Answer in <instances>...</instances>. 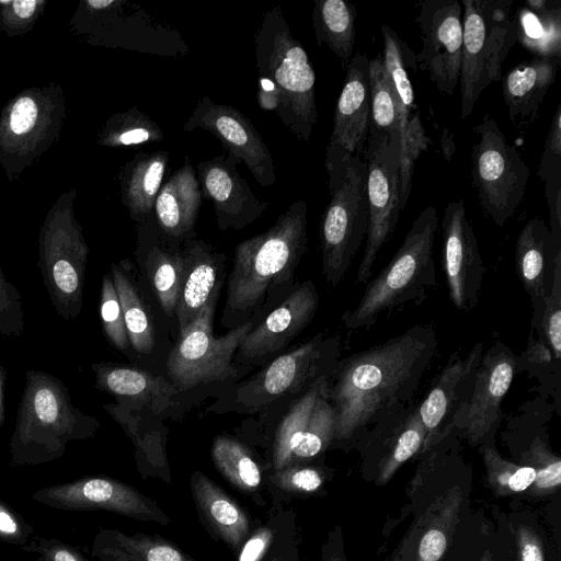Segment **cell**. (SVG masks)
Instances as JSON below:
<instances>
[{
	"instance_id": "1",
	"label": "cell",
	"mask_w": 561,
	"mask_h": 561,
	"mask_svg": "<svg viewBox=\"0 0 561 561\" xmlns=\"http://www.w3.org/2000/svg\"><path fill=\"white\" fill-rule=\"evenodd\" d=\"M438 341L431 324H416L339 362L329 381L334 409L332 443L350 445L408 410L431 366Z\"/></svg>"
},
{
	"instance_id": "2",
	"label": "cell",
	"mask_w": 561,
	"mask_h": 561,
	"mask_svg": "<svg viewBox=\"0 0 561 561\" xmlns=\"http://www.w3.org/2000/svg\"><path fill=\"white\" fill-rule=\"evenodd\" d=\"M438 216L427 206L414 219L400 248L373 278L352 310L343 316L348 330L371 328L381 317L403 307L421 305L436 287L434 242Z\"/></svg>"
},
{
	"instance_id": "3",
	"label": "cell",
	"mask_w": 561,
	"mask_h": 561,
	"mask_svg": "<svg viewBox=\"0 0 561 561\" xmlns=\"http://www.w3.org/2000/svg\"><path fill=\"white\" fill-rule=\"evenodd\" d=\"M95 428L70 400L64 383L28 371L10 443L12 466H36L59 459L68 443L89 438Z\"/></svg>"
},
{
	"instance_id": "4",
	"label": "cell",
	"mask_w": 561,
	"mask_h": 561,
	"mask_svg": "<svg viewBox=\"0 0 561 561\" xmlns=\"http://www.w3.org/2000/svg\"><path fill=\"white\" fill-rule=\"evenodd\" d=\"M254 48L259 77L270 80L278 92L276 115L298 140L308 142L318 122L316 73L280 7L264 14L254 35Z\"/></svg>"
},
{
	"instance_id": "5",
	"label": "cell",
	"mask_w": 561,
	"mask_h": 561,
	"mask_svg": "<svg viewBox=\"0 0 561 561\" xmlns=\"http://www.w3.org/2000/svg\"><path fill=\"white\" fill-rule=\"evenodd\" d=\"M307 204L296 201L265 232L236 247L227 305L244 311L257 305L271 286L294 272L307 248Z\"/></svg>"
},
{
	"instance_id": "6",
	"label": "cell",
	"mask_w": 561,
	"mask_h": 561,
	"mask_svg": "<svg viewBox=\"0 0 561 561\" xmlns=\"http://www.w3.org/2000/svg\"><path fill=\"white\" fill-rule=\"evenodd\" d=\"M460 67L461 118L481 93L502 79V66L517 43L513 0H463Z\"/></svg>"
},
{
	"instance_id": "7",
	"label": "cell",
	"mask_w": 561,
	"mask_h": 561,
	"mask_svg": "<svg viewBox=\"0 0 561 561\" xmlns=\"http://www.w3.org/2000/svg\"><path fill=\"white\" fill-rule=\"evenodd\" d=\"M66 98L58 82L25 88L0 113V167L10 182L42 157L59 138Z\"/></svg>"
},
{
	"instance_id": "8",
	"label": "cell",
	"mask_w": 561,
	"mask_h": 561,
	"mask_svg": "<svg viewBox=\"0 0 561 561\" xmlns=\"http://www.w3.org/2000/svg\"><path fill=\"white\" fill-rule=\"evenodd\" d=\"M330 201L321 216L322 266L336 286L357 254L368 228L367 165L364 156L351 157L328 174Z\"/></svg>"
},
{
	"instance_id": "9",
	"label": "cell",
	"mask_w": 561,
	"mask_h": 561,
	"mask_svg": "<svg viewBox=\"0 0 561 561\" xmlns=\"http://www.w3.org/2000/svg\"><path fill=\"white\" fill-rule=\"evenodd\" d=\"M77 192L61 193L39 229V263L45 283L58 310L75 316L82 301L89 248L75 216Z\"/></svg>"
},
{
	"instance_id": "10",
	"label": "cell",
	"mask_w": 561,
	"mask_h": 561,
	"mask_svg": "<svg viewBox=\"0 0 561 561\" xmlns=\"http://www.w3.org/2000/svg\"><path fill=\"white\" fill-rule=\"evenodd\" d=\"M473 131L478 139L471 148L472 185L483 211L501 227L524 198L529 168L489 114Z\"/></svg>"
},
{
	"instance_id": "11",
	"label": "cell",
	"mask_w": 561,
	"mask_h": 561,
	"mask_svg": "<svg viewBox=\"0 0 561 561\" xmlns=\"http://www.w3.org/2000/svg\"><path fill=\"white\" fill-rule=\"evenodd\" d=\"M218 291L219 287L195 319L180 332L168 356L167 371L179 391L237 376L232 358L251 331L252 322H245L222 336H214L213 319Z\"/></svg>"
},
{
	"instance_id": "12",
	"label": "cell",
	"mask_w": 561,
	"mask_h": 561,
	"mask_svg": "<svg viewBox=\"0 0 561 561\" xmlns=\"http://www.w3.org/2000/svg\"><path fill=\"white\" fill-rule=\"evenodd\" d=\"M363 156L367 165L368 228L356 284L370 278L379 251L394 231L402 210L400 141L367 140Z\"/></svg>"
},
{
	"instance_id": "13",
	"label": "cell",
	"mask_w": 561,
	"mask_h": 561,
	"mask_svg": "<svg viewBox=\"0 0 561 561\" xmlns=\"http://www.w3.org/2000/svg\"><path fill=\"white\" fill-rule=\"evenodd\" d=\"M518 356L501 341L483 353L469 399L456 413L451 431L472 446L489 444L502 419V402L514 376Z\"/></svg>"
},
{
	"instance_id": "14",
	"label": "cell",
	"mask_w": 561,
	"mask_h": 561,
	"mask_svg": "<svg viewBox=\"0 0 561 561\" xmlns=\"http://www.w3.org/2000/svg\"><path fill=\"white\" fill-rule=\"evenodd\" d=\"M330 379L316 380L280 421L273 444L274 471L314 458L332 444L335 413L328 399Z\"/></svg>"
},
{
	"instance_id": "15",
	"label": "cell",
	"mask_w": 561,
	"mask_h": 561,
	"mask_svg": "<svg viewBox=\"0 0 561 561\" xmlns=\"http://www.w3.org/2000/svg\"><path fill=\"white\" fill-rule=\"evenodd\" d=\"M32 499L61 511H107L125 517L168 525L171 519L135 488L104 476H90L42 488Z\"/></svg>"
},
{
	"instance_id": "16",
	"label": "cell",
	"mask_w": 561,
	"mask_h": 561,
	"mask_svg": "<svg viewBox=\"0 0 561 561\" xmlns=\"http://www.w3.org/2000/svg\"><path fill=\"white\" fill-rule=\"evenodd\" d=\"M415 21L423 43L415 54L417 70L426 72L443 95H451L461 67L462 4L458 0H426Z\"/></svg>"
},
{
	"instance_id": "17",
	"label": "cell",
	"mask_w": 561,
	"mask_h": 561,
	"mask_svg": "<svg viewBox=\"0 0 561 561\" xmlns=\"http://www.w3.org/2000/svg\"><path fill=\"white\" fill-rule=\"evenodd\" d=\"M195 129L215 136L225 152L239 164L243 163L261 186L267 187L276 182L275 165L267 145L252 122L237 108L216 103L205 95L183 125L186 133Z\"/></svg>"
},
{
	"instance_id": "18",
	"label": "cell",
	"mask_w": 561,
	"mask_h": 561,
	"mask_svg": "<svg viewBox=\"0 0 561 561\" xmlns=\"http://www.w3.org/2000/svg\"><path fill=\"white\" fill-rule=\"evenodd\" d=\"M442 263L453 305L472 311L481 294L485 266L463 199L450 202L442 219Z\"/></svg>"
},
{
	"instance_id": "19",
	"label": "cell",
	"mask_w": 561,
	"mask_h": 561,
	"mask_svg": "<svg viewBox=\"0 0 561 561\" xmlns=\"http://www.w3.org/2000/svg\"><path fill=\"white\" fill-rule=\"evenodd\" d=\"M341 352L339 337L325 340L318 334L298 348L273 360L251 382L240 389L242 399L251 405H261L300 390L308 381L334 375Z\"/></svg>"
},
{
	"instance_id": "20",
	"label": "cell",
	"mask_w": 561,
	"mask_h": 561,
	"mask_svg": "<svg viewBox=\"0 0 561 561\" xmlns=\"http://www.w3.org/2000/svg\"><path fill=\"white\" fill-rule=\"evenodd\" d=\"M368 70L369 58L364 53L353 55L345 68L324 158L328 174L341 168L351 157L364 154L370 116Z\"/></svg>"
},
{
	"instance_id": "21",
	"label": "cell",
	"mask_w": 561,
	"mask_h": 561,
	"mask_svg": "<svg viewBox=\"0 0 561 561\" xmlns=\"http://www.w3.org/2000/svg\"><path fill=\"white\" fill-rule=\"evenodd\" d=\"M454 352L432 385L420 405L419 415L425 431L421 453L440 440L451 431L453 420L469 399L477 368L483 355V343L479 342L466 354Z\"/></svg>"
},
{
	"instance_id": "22",
	"label": "cell",
	"mask_w": 561,
	"mask_h": 561,
	"mask_svg": "<svg viewBox=\"0 0 561 561\" xmlns=\"http://www.w3.org/2000/svg\"><path fill=\"white\" fill-rule=\"evenodd\" d=\"M238 162L227 153L198 162L197 180L202 196L211 201L220 229H242L268 207L238 171Z\"/></svg>"
},
{
	"instance_id": "23",
	"label": "cell",
	"mask_w": 561,
	"mask_h": 561,
	"mask_svg": "<svg viewBox=\"0 0 561 561\" xmlns=\"http://www.w3.org/2000/svg\"><path fill=\"white\" fill-rule=\"evenodd\" d=\"M319 305L314 285L306 282L294 290L266 319L251 330L240 344V353L250 358L270 355L283 348L313 318Z\"/></svg>"
},
{
	"instance_id": "24",
	"label": "cell",
	"mask_w": 561,
	"mask_h": 561,
	"mask_svg": "<svg viewBox=\"0 0 561 561\" xmlns=\"http://www.w3.org/2000/svg\"><path fill=\"white\" fill-rule=\"evenodd\" d=\"M561 254V240L556 239L539 217L529 219L520 230L515 244V266L536 314L549 294L554 263Z\"/></svg>"
},
{
	"instance_id": "25",
	"label": "cell",
	"mask_w": 561,
	"mask_h": 561,
	"mask_svg": "<svg viewBox=\"0 0 561 561\" xmlns=\"http://www.w3.org/2000/svg\"><path fill=\"white\" fill-rule=\"evenodd\" d=\"M190 484L204 527L213 537L239 552L251 533L247 512L201 471L193 472Z\"/></svg>"
},
{
	"instance_id": "26",
	"label": "cell",
	"mask_w": 561,
	"mask_h": 561,
	"mask_svg": "<svg viewBox=\"0 0 561 561\" xmlns=\"http://www.w3.org/2000/svg\"><path fill=\"white\" fill-rule=\"evenodd\" d=\"M561 60L533 56L502 77V94L507 115L517 127L530 125L554 83Z\"/></svg>"
},
{
	"instance_id": "27",
	"label": "cell",
	"mask_w": 561,
	"mask_h": 561,
	"mask_svg": "<svg viewBox=\"0 0 561 561\" xmlns=\"http://www.w3.org/2000/svg\"><path fill=\"white\" fill-rule=\"evenodd\" d=\"M202 198L196 173L185 157L183 165L162 184L154 202L152 216L161 232L172 239L187 237L197 221Z\"/></svg>"
},
{
	"instance_id": "28",
	"label": "cell",
	"mask_w": 561,
	"mask_h": 561,
	"mask_svg": "<svg viewBox=\"0 0 561 561\" xmlns=\"http://www.w3.org/2000/svg\"><path fill=\"white\" fill-rule=\"evenodd\" d=\"M168 163V151H140L121 167L117 175L121 201L137 222L152 215Z\"/></svg>"
},
{
	"instance_id": "29",
	"label": "cell",
	"mask_w": 561,
	"mask_h": 561,
	"mask_svg": "<svg viewBox=\"0 0 561 561\" xmlns=\"http://www.w3.org/2000/svg\"><path fill=\"white\" fill-rule=\"evenodd\" d=\"M364 438L382 439L386 450L378 465L376 482L386 484L398 469L416 454L421 453L425 442L417 407L408 410L373 428Z\"/></svg>"
},
{
	"instance_id": "30",
	"label": "cell",
	"mask_w": 561,
	"mask_h": 561,
	"mask_svg": "<svg viewBox=\"0 0 561 561\" xmlns=\"http://www.w3.org/2000/svg\"><path fill=\"white\" fill-rule=\"evenodd\" d=\"M186 271L178 302L180 332L183 331L219 287L217 273L220 255L203 241L188 244L185 253Z\"/></svg>"
},
{
	"instance_id": "31",
	"label": "cell",
	"mask_w": 561,
	"mask_h": 561,
	"mask_svg": "<svg viewBox=\"0 0 561 561\" xmlns=\"http://www.w3.org/2000/svg\"><path fill=\"white\" fill-rule=\"evenodd\" d=\"M99 561H195L176 545L159 536L100 529L92 543Z\"/></svg>"
},
{
	"instance_id": "32",
	"label": "cell",
	"mask_w": 561,
	"mask_h": 561,
	"mask_svg": "<svg viewBox=\"0 0 561 561\" xmlns=\"http://www.w3.org/2000/svg\"><path fill=\"white\" fill-rule=\"evenodd\" d=\"M515 16L517 43L533 56L561 60L560 0H527Z\"/></svg>"
},
{
	"instance_id": "33",
	"label": "cell",
	"mask_w": 561,
	"mask_h": 561,
	"mask_svg": "<svg viewBox=\"0 0 561 561\" xmlns=\"http://www.w3.org/2000/svg\"><path fill=\"white\" fill-rule=\"evenodd\" d=\"M98 386L112 394L127 399L141 400L147 404L164 409L170 399L179 391L165 379L153 376L148 371L116 366L95 365Z\"/></svg>"
},
{
	"instance_id": "34",
	"label": "cell",
	"mask_w": 561,
	"mask_h": 561,
	"mask_svg": "<svg viewBox=\"0 0 561 561\" xmlns=\"http://www.w3.org/2000/svg\"><path fill=\"white\" fill-rule=\"evenodd\" d=\"M356 10L345 0H316L311 21L319 46L328 47L345 69L355 45Z\"/></svg>"
},
{
	"instance_id": "35",
	"label": "cell",
	"mask_w": 561,
	"mask_h": 561,
	"mask_svg": "<svg viewBox=\"0 0 561 561\" xmlns=\"http://www.w3.org/2000/svg\"><path fill=\"white\" fill-rule=\"evenodd\" d=\"M380 32L383 39V53L381 55L383 66L389 75L398 101L401 138L412 118L419 114L413 85L408 73V68L414 72L417 70L415 53L389 25L382 24Z\"/></svg>"
},
{
	"instance_id": "36",
	"label": "cell",
	"mask_w": 561,
	"mask_h": 561,
	"mask_svg": "<svg viewBox=\"0 0 561 561\" xmlns=\"http://www.w3.org/2000/svg\"><path fill=\"white\" fill-rule=\"evenodd\" d=\"M211 458L220 474L238 491L263 504L262 471L249 448L241 442L217 437L211 446Z\"/></svg>"
},
{
	"instance_id": "37",
	"label": "cell",
	"mask_w": 561,
	"mask_h": 561,
	"mask_svg": "<svg viewBox=\"0 0 561 561\" xmlns=\"http://www.w3.org/2000/svg\"><path fill=\"white\" fill-rule=\"evenodd\" d=\"M370 116L367 140L400 141L398 101L380 54L369 59Z\"/></svg>"
},
{
	"instance_id": "38",
	"label": "cell",
	"mask_w": 561,
	"mask_h": 561,
	"mask_svg": "<svg viewBox=\"0 0 561 561\" xmlns=\"http://www.w3.org/2000/svg\"><path fill=\"white\" fill-rule=\"evenodd\" d=\"M111 275L122 307L129 344L138 353L150 354L156 342L154 325L139 293L122 265L112 264Z\"/></svg>"
},
{
	"instance_id": "39",
	"label": "cell",
	"mask_w": 561,
	"mask_h": 561,
	"mask_svg": "<svg viewBox=\"0 0 561 561\" xmlns=\"http://www.w3.org/2000/svg\"><path fill=\"white\" fill-rule=\"evenodd\" d=\"M146 264L161 308L167 316H173L186 271L184 253L154 243L148 250Z\"/></svg>"
},
{
	"instance_id": "40",
	"label": "cell",
	"mask_w": 561,
	"mask_h": 561,
	"mask_svg": "<svg viewBox=\"0 0 561 561\" xmlns=\"http://www.w3.org/2000/svg\"><path fill=\"white\" fill-rule=\"evenodd\" d=\"M162 128L136 106L113 114L98 131L95 141L107 148H123L162 141Z\"/></svg>"
},
{
	"instance_id": "41",
	"label": "cell",
	"mask_w": 561,
	"mask_h": 561,
	"mask_svg": "<svg viewBox=\"0 0 561 561\" xmlns=\"http://www.w3.org/2000/svg\"><path fill=\"white\" fill-rule=\"evenodd\" d=\"M549 209V230L561 240V104L553 114L538 167Z\"/></svg>"
},
{
	"instance_id": "42",
	"label": "cell",
	"mask_w": 561,
	"mask_h": 561,
	"mask_svg": "<svg viewBox=\"0 0 561 561\" xmlns=\"http://www.w3.org/2000/svg\"><path fill=\"white\" fill-rule=\"evenodd\" d=\"M461 504L459 486H453L434 502L435 515L424 530L414 561H440L458 519Z\"/></svg>"
},
{
	"instance_id": "43",
	"label": "cell",
	"mask_w": 561,
	"mask_h": 561,
	"mask_svg": "<svg viewBox=\"0 0 561 561\" xmlns=\"http://www.w3.org/2000/svg\"><path fill=\"white\" fill-rule=\"evenodd\" d=\"M480 451L488 483L496 495L522 493L533 484L534 468L504 459L491 443L481 445Z\"/></svg>"
},
{
	"instance_id": "44",
	"label": "cell",
	"mask_w": 561,
	"mask_h": 561,
	"mask_svg": "<svg viewBox=\"0 0 561 561\" xmlns=\"http://www.w3.org/2000/svg\"><path fill=\"white\" fill-rule=\"evenodd\" d=\"M533 331H536L550 348L553 358H561V254L554 263L553 279L549 294L543 298L540 310L534 314Z\"/></svg>"
},
{
	"instance_id": "45",
	"label": "cell",
	"mask_w": 561,
	"mask_h": 561,
	"mask_svg": "<svg viewBox=\"0 0 561 561\" xmlns=\"http://www.w3.org/2000/svg\"><path fill=\"white\" fill-rule=\"evenodd\" d=\"M522 465L535 470V480L527 490L534 496L556 493L561 484V459L539 436L535 437L522 456Z\"/></svg>"
},
{
	"instance_id": "46",
	"label": "cell",
	"mask_w": 561,
	"mask_h": 561,
	"mask_svg": "<svg viewBox=\"0 0 561 561\" xmlns=\"http://www.w3.org/2000/svg\"><path fill=\"white\" fill-rule=\"evenodd\" d=\"M324 480L325 474L318 467L291 465L273 470L268 476V488L274 494L305 495L320 491Z\"/></svg>"
},
{
	"instance_id": "47",
	"label": "cell",
	"mask_w": 561,
	"mask_h": 561,
	"mask_svg": "<svg viewBox=\"0 0 561 561\" xmlns=\"http://www.w3.org/2000/svg\"><path fill=\"white\" fill-rule=\"evenodd\" d=\"M46 5L47 0H0V30L10 37L25 35Z\"/></svg>"
},
{
	"instance_id": "48",
	"label": "cell",
	"mask_w": 561,
	"mask_h": 561,
	"mask_svg": "<svg viewBox=\"0 0 561 561\" xmlns=\"http://www.w3.org/2000/svg\"><path fill=\"white\" fill-rule=\"evenodd\" d=\"M100 310L107 339L116 348L125 351L129 346V340L122 307L111 274H106L103 277Z\"/></svg>"
},
{
	"instance_id": "49",
	"label": "cell",
	"mask_w": 561,
	"mask_h": 561,
	"mask_svg": "<svg viewBox=\"0 0 561 561\" xmlns=\"http://www.w3.org/2000/svg\"><path fill=\"white\" fill-rule=\"evenodd\" d=\"M285 515L277 514L265 525L256 527L239 551L238 561H263L276 550V540L284 536Z\"/></svg>"
},
{
	"instance_id": "50",
	"label": "cell",
	"mask_w": 561,
	"mask_h": 561,
	"mask_svg": "<svg viewBox=\"0 0 561 561\" xmlns=\"http://www.w3.org/2000/svg\"><path fill=\"white\" fill-rule=\"evenodd\" d=\"M33 561H90L80 549L58 538L36 536L23 547Z\"/></svg>"
},
{
	"instance_id": "51",
	"label": "cell",
	"mask_w": 561,
	"mask_h": 561,
	"mask_svg": "<svg viewBox=\"0 0 561 561\" xmlns=\"http://www.w3.org/2000/svg\"><path fill=\"white\" fill-rule=\"evenodd\" d=\"M33 533L34 527L0 499V541L24 547Z\"/></svg>"
},
{
	"instance_id": "52",
	"label": "cell",
	"mask_w": 561,
	"mask_h": 561,
	"mask_svg": "<svg viewBox=\"0 0 561 561\" xmlns=\"http://www.w3.org/2000/svg\"><path fill=\"white\" fill-rule=\"evenodd\" d=\"M515 537L516 561H545L542 542L533 528L522 525L517 528Z\"/></svg>"
},
{
	"instance_id": "53",
	"label": "cell",
	"mask_w": 561,
	"mask_h": 561,
	"mask_svg": "<svg viewBox=\"0 0 561 561\" xmlns=\"http://www.w3.org/2000/svg\"><path fill=\"white\" fill-rule=\"evenodd\" d=\"M256 99L262 110L277 113L279 107L278 92L273 83L263 77L257 78Z\"/></svg>"
},
{
	"instance_id": "54",
	"label": "cell",
	"mask_w": 561,
	"mask_h": 561,
	"mask_svg": "<svg viewBox=\"0 0 561 561\" xmlns=\"http://www.w3.org/2000/svg\"><path fill=\"white\" fill-rule=\"evenodd\" d=\"M322 561H346L343 551L333 545L332 537L322 549Z\"/></svg>"
},
{
	"instance_id": "55",
	"label": "cell",
	"mask_w": 561,
	"mask_h": 561,
	"mask_svg": "<svg viewBox=\"0 0 561 561\" xmlns=\"http://www.w3.org/2000/svg\"><path fill=\"white\" fill-rule=\"evenodd\" d=\"M10 291L9 284L7 283L2 270L0 267V312L7 311L10 308Z\"/></svg>"
},
{
	"instance_id": "56",
	"label": "cell",
	"mask_w": 561,
	"mask_h": 561,
	"mask_svg": "<svg viewBox=\"0 0 561 561\" xmlns=\"http://www.w3.org/2000/svg\"><path fill=\"white\" fill-rule=\"evenodd\" d=\"M285 549L277 550L270 554L265 560L263 561H291L289 560V556L285 553Z\"/></svg>"
},
{
	"instance_id": "57",
	"label": "cell",
	"mask_w": 561,
	"mask_h": 561,
	"mask_svg": "<svg viewBox=\"0 0 561 561\" xmlns=\"http://www.w3.org/2000/svg\"><path fill=\"white\" fill-rule=\"evenodd\" d=\"M3 389H2V380L0 378V430L3 423Z\"/></svg>"
},
{
	"instance_id": "58",
	"label": "cell",
	"mask_w": 561,
	"mask_h": 561,
	"mask_svg": "<svg viewBox=\"0 0 561 561\" xmlns=\"http://www.w3.org/2000/svg\"><path fill=\"white\" fill-rule=\"evenodd\" d=\"M480 561H492V556L490 551L486 550Z\"/></svg>"
}]
</instances>
